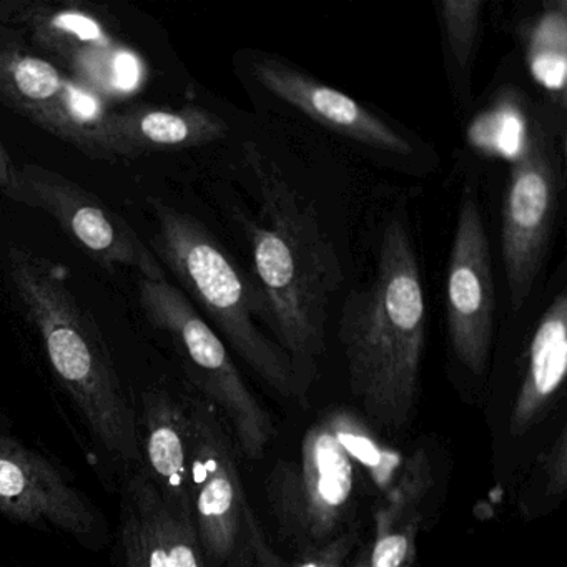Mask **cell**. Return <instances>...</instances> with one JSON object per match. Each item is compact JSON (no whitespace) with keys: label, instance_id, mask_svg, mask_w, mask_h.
Listing matches in <instances>:
<instances>
[{"label":"cell","instance_id":"cell-1","mask_svg":"<svg viewBox=\"0 0 567 567\" xmlns=\"http://www.w3.org/2000/svg\"><path fill=\"white\" fill-rule=\"evenodd\" d=\"M244 161L260 195L258 218L244 227L254 261L251 284L264 303L265 324L308 394L327 350L328 311L343 285V267L313 204L295 190L278 165L254 142L244 145Z\"/></svg>","mask_w":567,"mask_h":567},{"label":"cell","instance_id":"cell-2","mask_svg":"<svg viewBox=\"0 0 567 567\" xmlns=\"http://www.w3.org/2000/svg\"><path fill=\"white\" fill-rule=\"evenodd\" d=\"M338 338L348 383L368 420L400 430L420 396L426 300L410 230L391 218L381 235L373 280L344 298Z\"/></svg>","mask_w":567,"mask_h":567},{"label":"cell","instance_id":"cell-3","mask_svg":"<svg viewBox=\"0 0 567 567\" xmlns=\"http://www.w3.org/2000/svg\"><path fill=\"white\" fill-rule=\"evenodd\" d=\"M9 280L41 334L59 383L92 436L115 460L138 463V426L121 378L94 318L81 307L64 274L48 258L12 245Z\"/></svg>","mask_w":567,"mask_h":567},{"label":"cell","instance_id":"cell-4","mask_svg":"<svg viewBox=\"0 0 567 567\" xmlns=\"http://www.w3.org/2000/svg\"><path fill=\"white\" fill-rule=\"evenodd\" d=\"M152 207L157 218L154 247L162 264L171 268L218 333L275 393L303 401L307 394L290 358L258 324V320L265 323L264 303L251 280L194 217L162 200H152Z\"/></svg>","mask_w":567,"mask_h":567},{"label":"cell","instance_id":"cell-5","mask_svg":"<svg viewBox=\"0 0 567 567\" xmlns=\"http://www.w3.org/2000/svg\"><path fill=\"white\" fill-rule=\"evenodd\" d=\"M138 297L151 323L171 338L195 386L224 413L245 456L254 461L264 457L277 430L217 331L165 275L138 278Z\"/></svg>","mask_w":567,"mask_h":567},{"label":"cell","instance_id":"cell-6","mask_svg":"<svg viewBox=\"0 0 567 567\" xmlns=\"http://www.w3.org/2000/svg\"><path fill=\"white\" fill-rule=\"evenodd\" d=\"M563 190V168L539 118L524 124L514 151L503 204L504 270L511 308L519 311L530 297L546 257Z\"/></svg>","mask_w":567,"mask_h":567},{"label":"cell","instance_id":"cell-7","mask_svg":"<svg viewBox=\"0 0 567 567\" xmlns=\"http://www.w3.org/2000/svg\"><path fill=\"white\" fill-rule=\"evenodd\" d=\"M353 463L327 416L305 433L297 460L281 461L270 476L271 509L288 539L301 550L341 534L353 506Z\"/></svg>","mask_w":567,"mask_h":567},{"label":"cell","instance_id":"cell-8","mask_svg":"<svg viewBox=\"0 0 567 567\" xmlns=\"http://www.w3.org/2000/svg\"><path fill=\"white\" fill-rule=\"evenodd\" d=\"M0 102L85 154L105 158L99 95L71 81L54 62L0 38Z\"/></svg>","mask_w":567,"mask_h":567},{"label":"cell","instance_id":"cell-9","mask_svg":"<svg viewBox=\"0 0 567 567\" xmlns=\"http://www.w3.org/2000/svg\"><path fill=\"white\" fill-rule=\"evenodd\" d=\"M8 198L51 214L105 267L134 268L145 278L165 275L151 248L124 217L59 172L38 164L19 165Z\"/></svg>","mask_w":567,"mask_h":567},{"label":"cell","instance_id":"cell-10","mask_svg":"<svg viewBox=\"0 0 567 567\" xmlns=\"http://www.w3.org/2000/svg\"><path fill=\"white\" fill-rule=\"evenodd\" d=\"M493 260L476 194L466 188L446 271V324L451 348L471 373L489 367L494 337Z\"/></svg>","mask_w":567,"mask_h":567},{"label":"cell","instance_id":"cell-11","mask_svg":"<svg viewBox=\"0 0 567 567\" xmlns=\"http://www.w3.org/2000/svg\"><path fill=\"white\" fill-rule=\"evenodd\" d=\"M194 519L208 567L227 564L244 530L247 506L230 437L218 411L205 400L188 404Z\"/></svg>","mask_w":567,"mask_h":567},{"label":"cell","instance_id":"cell-12","mask_svg":"<svg viewBox=\"0 0 567 567\" xmlns=\"http://www.w3.org/2000/svg\"><path fill=\"white\" fill-rule=\"evenodd\" d=\"M0 514L14 523L95 539L99 516L87 497L48 457L0 433Z\"/></svg>","mask_w":567,"mask_h":567},{"label":"cell","instance_id":"cell-13","mask_svg":"<svg viewBox=\"0 0 567 567\" xmlns=\"http://www.w3.org/2000/svg\"><path fill=\"white\" fill-rule=\"evenodd\" d=\"M2 21L24 25L32 41L71 69L87 89L124 91L134 84V79L122 72V64L137 65L134 55L125 54L87 12L48 4H0Z\"/></svg>","mask_w":567,"mask_h":567},{"label":"cell","instance_id":"cell-14","mask_svg":"<svg viewBox=\"0 0 567 567\" xmlns=\"http://www.w3.org/2000/svg\"><path fill=\"white\" fill-rule=\"evenodd\" d=\"M251 71L258 84L264 85L271 95L287 102L324 128L377 151L396 155L413 154L410 141L370 109L343 92L321 84L293 65L280 59L257 58Z\"/></svg>","mask_w":567,"mask_h":567},{"label":"cell","instance_id":"cell-15","mask_svg":"<svg viewBox=\"0 0 567 567\" xmlns=\"http://www.w3.org/2000/svg\"><path fill=\"white\" fill-rule=\"evenodd\" d=\"M122 543L138 567H208L194 520L162 497L142 467L125 491Z\"/></svg>","mask_w":567,"mask_h":567},{"label":"cell","instance_id":"cell-16","mask_svg":"<svg viewBox=\"0 0 567 567\" xmlns=\"http://www.w3.org/2000/svg\"><path fill=\"white\" fill-rule=\"evenodd\" d=\"M327 420L354 470L367 474L380 493L377 509L393 514L420 509L433 487V467L423 447L404 456L381 443L367 423L348 410H331Z\"/></svg>","mask_w":567,"mask_h":567},{"label":"cell","instance_id":"cell-17","mask_svg":"<svg viewBox=\"0 0 567 567\" xmlns=\"http://www.w3.org/2000/svg\"><path fill=\"white\" fill-rule=\"evenodd\" d=\"M142 470L181 516L194 520L190 408L162 388L142 394Z\"/></svg>","mask_w":567,"mask_h":567},{"label":"cell","instance_id":"cell-18","mask_svg":"<svg viewBox=\"0 0 567 567\" xmlns=\"http://www.w3.org/2000/svg\"><path fill=\"white\" fill-rule=\"evenodd\" d=\"M224 118L207 109L137 107L109 114L102 124L107 158L138 157L155 151L202 147L227 137Z\"/></svg>","mask_w":567,"mask_h":567},{"label":"cell","instance_id":"cell-19","mask_svg":"<svg viewBox=\"0 0 567 567\" xmlns=\"http://www.w3.org/2000/svg\"><path fill=\"white\" fill-rule=\"evenodd\" d=\"M567 373V297L559 293L537 321L526 371L509 416V433H529L549 413Z\"/></svg>","mask_w":567,"mask_h":567},{"label":"cell","instance_id":"cell-20","mask_svg":"<svg viewBox=\"0 0 567 567\" xmlns=\"http://www.w3.org/2000/svg\"><path fill=\"white\" fill-rule=\"evenodd\" d=\"M524 55L533 81L554 107L566 109L567 2L549 0L523 28Z\"/></svg>","mask_w":567,"mask_h":567},{"label":"cell","instance_id":"cell-21","mask_svg":"<svg viewBox=\"0 0 567 567\" xmlns=\"http://www.w3.org/2000/svg\"><path fill=\"white\" fill-rule=\"evenodd\" d=\"M444 39L450 49L451 64L460 78L467 81L471 61L480 38L483 0H443L437 4Z\"/></svg>","mask_w":567,"mask_h":567},{"label":"cell","instance_id":"cell-22","mask_svg":"<svg viewBox=\"0 0 567 567\" xmlns=\"http://www.w3.org/2000/svg\"><path fill=\"white\" fill-rule=\"evenodd\" d=\"M421 511L396 517L374 516V540L368 553V567H408L416 554Z\"/></svg>","mask_w":567,"mask_h":567},{"label":"cell","instance_id":"cell-23","mask_svg":"<svg viewBox=\"0 0 567 567\" xmlns=\"http://www.w3.org/2000/svg\"><path fill=\"white\" fill-rule=\"evenodd\" d=\"M357 543L354 529L343 530L321 546L301 550L293 567H347V559Z\"/></svg>","mask_w":567,"mask_h":567},{"label":"cell","instance_id":"cell-24","mask_svg":"<svg viewBox=\"0 0 567 567\" xmlns=\"http://www.w3.org/2000/svg\"><path fill=\"white\" fill-rule=\"evenodd\" d=\"M546 491L549 496H563L567 489V431L560 430L559 436L540 457Z\"/></svg>","mask_w":567,"mask_h":567},{"label":"cell","instance_id":"cell-25","mask_svg":"<svg viewBox=\"0 0 567 567\" xmlns=\"http://www.w3.org/2000/svg\"><path fill=\"white\" fill-rule=\"evenodd\" d=\"M244 530L247 534L251 549H254L258 567H281L280 559L268 544L265 530L261 529L260 523H258L257 516H255L254 509L248 503L244 511Z\"/></svg>","mask_w":567,"mask_h":567},{"label":"cell","instance_id":"cell-26","mask_svg":"<svg viewBox=\"0 0 567 567\" xmlns=\"http://www.w3.org/2000/svg\"><path fill=\"white\" fill-rule=\"evenodd\" d=\"M19 165L12 161L8 148L0 142V192L8 197L9 192L14 187L16 178H18Z\"/></svg>","mask_w":567,"mask_h":567},{"label":"cell","instance_id":"cell-27","mask_svg":"<svg viewBox=\"0 0 567 567\" xmlns=\"http://www.w3.org/2000/svg\"><path fill=\"white\" fill-rule=\"evenodd\" d=\"M227 567H258L254 549H251L250 543H248L245 530H241L240 540H238L237 547L231 553L230 559L227 560Z\"/></svg>","mask_w":567,"mask_h":567},{"label":"cell","instance_id":"cell-28","mask_svg":"<svg viewBox=\"0 0 567 567\" xmlns=\"http://www.w3.org/2000/svg\"><path fill=\"white\" fill-rule=\"evenodd\" d=\"M351 567H368V553L361 554V556L358 557L357 563Z\"/></svg>","mask_w":567,"mask_h":567},{"label":"cell","instance_id":"cell-29","mask_svg":"<svg viewBox=\"0 0 567 567\" xmlns=\"http://www.w3.org/2000/svg\"><path fill=\"white\" fill-rule=\"evenodd\" d=\"M125 567H138L134 557H132V554H128L127 550H125Z\"/></svg>","mask_w":567,"mask_h":567}]
</instances>
